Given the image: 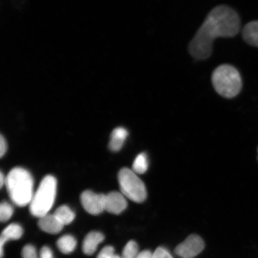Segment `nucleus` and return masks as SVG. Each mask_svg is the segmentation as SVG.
I'll return each instance as SVG.
<instances>
[{
	"instance_id": "23",
	"label": "nucleus",
	"mask_w": 258,
	"mask_h": 258,
	"mask_svg": "<svg viewBox=\"0 0 258 258\" xmlns=\"http://www.w3.org/2000/svg\"><path fill=\"white\" fill-rule=\"evenodd\" d=\"M8 145L3 135L0 137V157H2L5 154L7 151Z\"/></svg>"
},
{
	"instance_id": "26",
	"label": "nucleus",
	"mask_w": 258,
	"mask_h": 258,
	"mask_svg": "<svg viewBox=\"0 0 258 258\" xmlns=\"http://www.w3.org/2000/svg\"><path fill=\"white\" fill-rule=\"evenodd\" d=\"M257 153H258V148H257ZM257 160H258V157H257Z\"/></svg>"
},
{
	"instance_id": "9",
	"label": "nucleus",
	"mask_w": 258,
	"mask_h": 258,
	"mask_svg": "<svg viewBox=\"0 0 258 258\" xmlns=\"http://www.w3.org/2000/svg\"><path fill=\"white\" fill-rule=\"evenodd\" d=\"M38 226L42 231L47 233L56 234L62 231L64 225L54 214H47L40 218Z\"/></svg>"
},
{
	"instance_id": "3",
	"label": "nucleus",
	"mask_w": 258,
	"mask_h": 258,
	"mask_svg": "<svg viewBox=\"0 0 258 258\" xmlns=\"http://www.w3.org/2000/svg\"><path fill=\"white\" fill-rule=\"evenodd\" d=\"M213 86L218 94L231 99L239 94L242 80L238 70L229 64H223L216 69L212 74Z\"/></svg>"
},
{
	"instance_id": "20",
	"label": "nucleus",
	"mask_w": 258,
	"mask_h": 258,
	"mask_svg": "<svg viewBox=\"0 0 258 258\" xmlns=\"http://www.w3.org/2000/svg\"><path fill=\"white\" fill-rule=\"evenodd\" d=\"M22 258H38L35 248L32 245H27L22 251Z\"/></svg>"
},
{
	"instance_id": "21",
	"label": "nucleus",
	"mask_w": 258,
	"mask_h": 258,
	"mask_svg": "<svg viewBox=\"0 0 258 258\" xmlns=\"http://www.w3.org/2000/svg\"><path fill=\"white\" fill-rule=\"evenodd\" d=\"M153 258H173V257L164 248L158 247L153 253Z\"/></svg>"
},
{
	"instance_id": "6",
	"label": "nucleus",
	"mask_w": 258,
	"mask_h": 258,
	"mask_svg": "<svg viewBox=\"0 0 258 258\" xmlns=\"http://www.w3.org/2000/svg\"><path fill=\"white\" fill-rule=\"evenodd\" d=\"M205 248V243L198 235H189L175 248V253L182 258H193L201 253Z\"/></svg>"
},
{
	"instance_id": "18",
	"label": "nucleus",
	"mask_w": 258,
	"mask_h": 258,
	"mask_svg": "<svg viewBox=\"0 0 258 258\" xmlns=\"http://www.w3.org/2000/svg\"><path fill=\"white\" fill-rule=\"evenodd\" d=\"M14 209L8 203L3 202L0 205V220L2 222H7L12 217Z\"/></svg>"
},
{
	"instance_id": "16",
	"label": "nucleus",
	"mask_w": 258,
	"mask_h": 258,
	"mask_svg": "<svg viewBox=\"0 0 258 258\" xmlns=\"http://www.w3.org/2000/svg\"><path fill=\"white\" fill-rule=\"evenodd\" d=\"M148 168V161L146 154L142 153L135 159L132 170L137 174H143L147 172Z\"/></svg>"
},
{
	"instance_id": "17",
	"label": "nucleus",
	"mask_w": 258,
	"mask_h": 258,
	"mask_svg": "<svg viewBox=\"0 0 258 258\" xmlns=\"http://www.w3.org/2000/svg\"><path fill=\"white\" fill-rule=\"evenodd\" d=\"M138 244L135 241H128L122 251V258H137L139 254Z\"/></svg>"
},
{
	"instance_id": "2",
	"label": "nucleus",
	"mask_w": 258,
	"mask_h": 258,
	"mask_svg": "<svg viewBox=\"0 0 258 258\" xmlns=\"http://www.w3.org/2000/svg\"><path fill=\"white\" fill-rule=\"evenodd\" d=\"M6 188L13 202L20 207L30 205L34 196L33 179L30 172L15 167L6 177Z\"/></svg>"
},
{
	"instance_id": "5",
	"label": "nucleus",
	"mask_w": 258,
	"mask_h": 258,
	"mask_svg": "<svg viewBox=\"0 0 258 258\" xmlns=\"http://www.w3.org/2000/svg\"><path fill=\"white\" fill-rule=\"evenodd\" d=\"M118 179L121 193L136 203H142L147 197L146 187L136 173L128 168L122 169L118 173Z\"/></svg>"
},
{
	"instance_id": "24",
	"label": "nucleus",
	"mask_w": 258,
	"mask_h": 258,
	"mask_svg": "<svg viewBox=\"0 0 258 258\" xmlns=\"http://www.w3.org/2000/svg\"><path fill=\"white\" fill-rule=\"evenodd\" d=\"M137 258H153V253L149 250H144L139 254Z\"/></svg>"
},
{
	"instance_id": "15",
	"label": "nucleus",
	"mask_w": 258,
	"mask_h": 258,
	"mask_svg": "<svg viewBox=\"0 0 258 258\" xmlns=\"http://www.w3.org/2000/svg\"><path fill=\"white\" fill-rule=\"evenodd\" d=\"M54 215L63 225L72 223L76 217V215L72 210L66 205L58 208L54 212Z\"/></svg>"
},
{
	"instance_id": "8",
	"label": "nucleus",
	"mask_w": 258,
	"mask_h": 258,
	"mask_svg": "<svg viewBox=\"0 0 258 258\" xmlns=\"http://www.w3.org/2000/svg\"><path fill=\"white\" fill-rule=\"evenodd\" d=\"M127 206L125 196L121 192L112 191L106 195L105 211L112 214L119 215Z\"/></svg>"
},
{
	"instance_id": "13",
	"label": "nucleus",
	"mask_w": 258,
	"mask_h": 258,
	"mask_svg": "<svg viewBox=\"0 0 258 258\" xmlns=\"http://www.w3.org/2000/svg\"><path fill=\"white\" fill-rule=\"evenodd\" d=\"M242 37L248 44L258 47V21H251L245 25Z\"/></svg>"
},
{
	"instance_id": "19",
	"label": "nucleus",
	"mask_w": 258,
	"mask_h": 258,
	"mask_svg": "<svg viewBox=\"0 0 258 258\" xmlns=\"http://www.w3.org/2000/svg\"><path fill=\"white\" fill-rule=\"evenodd\" d=\"M97 258H121L114 253V249L112 246H108L103 248Z\"/></svg>"
},
{
	"instance_id": "1",
	"label": "nucleus",
	"mask_w": 258,
	"mask_h": 258,
	"mask_svg": "<svg viewBox=\"0 0 258 258\" xmlns=\"http://www.w3.org/2000/svg\"><path fill=\"white\" fill-rule=\"evenodd\" d=\"M240 19L237 13L227 6L213 9L188 46L189 53L196 60L211 56L213 43L219 37H233L239 32Z\"/></svg>"
},
{
	"instance_id": "4",
	"label": "nucleus",
	"mask_w": 258,
	"mask_h": 258,
	"mask_svg": "<svg viewBox=\"0 0 258 258\" xmlns=\"http://www.w3.org/2000/svg\"><path fill=\"white\" fill-rule=\"evenodd\" d=\"M56 189L55 177L51 175L45 176L34 194L30 204L32 215L40 218L48 214L55 201Z\"/></svg>"
},
{
	"instance_id": "12",
	"label": "nucleus",
	"mask_w": 258,
	"mask_h": 258,
	"mask_svg": "<svg viewBox=\"0 0 258 258\" xmlns=\"http://www.w3.org/2000/svg\"><path fill=\"white\" fill-rule=\"evenodd\" d=\"M128 136V132L124 127H118L113 130L111 134V140L109 147L112 151L117 152L123 146L124 142Z\"/></svg>"
},
{
	"instance_id": "14",
	"label": "nucleus",
	"mask_w": 258,
	"mask_h": 258,
	"mask_svg": "<svg viewBox=\"0 0 258 258\" xmlns=\"http://www.w3.org/2000/svg\"><path fill=\"white\" fill-rule=\"evenodd\" d=\"M77 241L75 238L70 235H66L61 237L57 241V246L61 252L69 254L75 250Z\"/></svg>"
},
{
	"instance_id": "22",
	"label": "nucleus",
	"mask_w": 258,
	"mask_h": 258,
	"mask_svg": "<svg viewBox=\"0 0 258 258\" xmlns=\"http://www.w3.org/2000/svg\"><path fill=\"white\" fill-rule=\"evenodd\" d=\"M40 256V258H54L52 251L47 246L41 248Z\"/></svg>"
},
{
	"instance_id": "25",
	"label": "nucleus",
	"mask_w": 258,
	"mask_h": 258,
	"mask_svg": "<svg viewBox=\"0 0 258 258\" xmlns=\"http://www.w3.org/2000/svg\"><path fill=\"white\" fill-rule=\"evenodd\" d=\"M6 183V177H5L4 175H3V173L2 172L0 173V186H1V188Z\"/></svg>"
},
{
	"instance_id": "11",
	"label": "nucleus",
	"mask_w": 258,
	"mask_h": 258,
	"mask_svg": "<svg viewBox=\"0 0 258 258\" xmlns=\"http://www.w3.org/2000/svg\"><path fill=\"white\" fill-rule=\"evenodd\" d=\"M104 240V236L99 232H90L86 235L83 244V252L92 255L95 252L98 245Z\"/></svg>"
},
{
	"instance_id": "10",
	"label": "nucleus",
	"mask_w": 258,
	"mask_h": 258,
	"mask_svg": "<svg viewBox=\"0 0 258 258\" xmlns=\"http://www.w3.org/2000/svg\"><path fill=\"white\" fill-rule=\"evenodd\" d=\"M23 234V229L17 224H12L3 231L0 237V256L3 258L4 254L3 246L6 242L11 240H18Z\"/></svg>"
},
{
	"instance_id": "7",
	"label": "nucleus",
	"mask_w": 258,
	"mask_h": 258,
	"mask_svg": "<svg viewBox=\"0 0 258 258\" xmlns=\"http://www.w3.org/2000/svg\"><path fill=\"white\" fill-rule=\"evenodd\" d=\"M81 203L85 211L93 215L105 211L106 195L86 190L81 195Z\"/></svg>"
}]
</instances>
